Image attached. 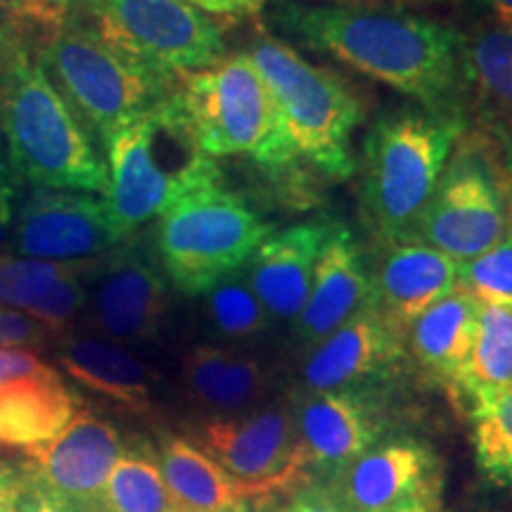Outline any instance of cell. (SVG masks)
<instances>
[{
    "label": "cell",
    "mask_w": 512,
    "mask_h": 512,
    "mask_svg": "<svg viewBox=\"0 0 512 512\" xmlns=\"http://www.w3.org/2000/svg\"><path fill=\"white\" fill-rule=\"evenodd\" d=\"M271 24L427 110L460 107V31L444 22L377 5L275 3Z\"/></svg>",
    "instance_id": "1"
},
{
    "label": "cell",
    "mask_w": 512,
    "mask_h": 512,
    "mask_svg": "<svg viewBox=\"0 0 512 512\" xmlns=\"http://www.w3.org/2000/svg\"><path fill=\"white\" fill-rule=\"evenodd\" d=\"M465 133L458 110H396L370 126L363 145L361 207L380 240H411L448 159Z\"/></svg>",
    "instance_id": "2"
},
{
    "label": "cell",
    "mask_w": 512,
    "mask_h": 512,
    "mask_svg": "<svg viewBox=\"0 0 512 512\" xmlns=\"http://www.w3.org/2000/svg\"><path fill=\"white\" fill-rule=\"evenodd\" d=\"M0 140L17 178L34 188L105 197V159L34 53L17 55L0 72Z\"/></svg>",
    "instance_id": "3"
},
{
    "label": "cell",
    "mask_w": 512,
    "mask_h": 512,
    "mask_svg": "<svg viewBox=\"0 0 512 512\" xmlns=\"http://www.w3.org/2000/svg\"><path fill=\"white\" fill-rule=\"evenodd\" d=\"M105 152V202L126 235L159 219L188 190L221 176L216 159L197 145L178 88L114 133Z\"/></svg>",
    "instance_id": "4"
},
{
    "label": "cell",
    "mask_w": 512,
    "mask_h": 512,
    "mask_svg": "<svg viewBox=\"0 0 512 512\" xmlns=\"http://www.w3.org/2000/svg\"><path fill=\"white\" fill-rule=\"evenodd\" d=\"M34 57L88 136L102 147L178 88L174 76L128 60L107 46L91 24L69 15L46 41L38 43Z\"/></svg>",
    "instance_id": "5"
},
{
    "label": "cell",
    "mask_w": 512,
    "mask_h": 512,
    "mask_svg": "<svg viewBox=\"0 0 512 512\" xmlns=\"http://www.w3.org/2000/svg\"><path fill=\"white\" fill-rule=\"evenodd\" d=\"M178 98L209 157H249L268 169L297 164L278 102L247 53L178 76Z\"/></svg>",
    "instance_id": "6"
},
{
    "label": "cell",
    "mask_w": 512,
    "mask_h": 512,
    "mask_svg": "<svg viewBox=\"0 0 512 512\" xmlns=\"http://www.w3.org/2000/svg\"><path fill=\"white\" fill-rule=\"evenodd\" d=\"M273 223L261 219L223 176L197 185L157 219L159 266L171 285L197 297L252 259Z\"/></svg>",
    "instance_id": "7"
},
{
    "label": "cell",
    "mask_w": 512,
    "mask_h": 512,
    "mask_svg": "<svg viewBox=\"0 0 512 512\" xmlns=\"http://www.w3.org/2000/svg\"><path fill=\"white\" fill-rule=\"evenodd\" d=\"M247 55L271 88L297 155L330 178L354 176L351 140L363 119V102L349 83L275 36L256 38Z\"/></svg>",
    "instance_id": "8"
},
{
    "label": "cell",
    "mask_w": 512,
    "mask_h": 512,
    "mask_svg": "<svg viewBox=\"0 0 512 512\" xmlns=\"http://www.w3.org/2000/svg\"><path fill=\"white\" fill-rule=\"evenodd\" d=\"M460 145L413 238L463 264L489 252L512 230V159L486 133L460 138Z\"/></svg>",
    "instance_id": "9"
},
{
    "label": "cell",
    "mask_w": 512,
    "mask_h": 512,
    "mask_svg": "<svg viewBox=\"0 0 512 512\" xmlns=\"http://www.w3.org/2000/svg\"><path fill=\"white\" fill-rule=\"evenodd\" d=\"M107 46L152 72H200L226 57L221 24L185 0H83Z\"/></svg>",
    "instance_id": "10"
},
{
    "label": "cell",
    "mask_w": 512,
    "mask_h": 512,
    "mask_svg": "<svg viewBox=\"0 0 512 512\" xmlns=\"http://www.w3.org/2000/svg\"><path fill=\"white\" fill-rule=\"evenodd\" d=\"M192 437L242 486L252 505L292 496L311 482V456L294 420L292 401L268 403L230 418H207Z\"/></svg>",
    "instance_id": "11"
},
{
    "label": "cell",
    "mask_w": 512,
    "mask_h": 512,
    "mask_svg": "<svg viewBox=\"0 0 512 512\" xmlns=\"http://www.w3.org/2000/svg\"><path fill=\"white\" fill-rule=\"evenodd\" d=\"M126 238L105 197L34 188L17 211L8 245L24 259L74 264L112 254Z\"/></svg>",
    "instance_id": "12"
},
{
    "label": "cell",
    "mask_w": 512,
    "mask_h": 512,
    "mask_svg": "<svg viewBox=\"0 0 512 512\" xmlns=\"http://www.w3.org/2000/svg\"><path fill=\"white\" fill-rule=\"evenodd\" d=\"M81 316L110 342H152L169 316L164 273L138 249H114L88 273Z\"/></svg>",
    "instance_id": "13"
},
{
    "label": "cell",
    "mask_w": 512,
    "mask_h": 512,
    "mask_svg": "<svg viewBox=\"0 0 512 512\" xmlns=\"http://www.w3.org/2000/svg\"><path fill=\"white\" fill-rule=\"evenodd\" d=\"M76 411L79 399L34 349H0V446L27 453L60 434Z\"/></svg>",
    "instance_id": "14"
},
{
    "label": "cell",
    "mask_w": 512,
    "mask_h": 512,
    "mask_svg": "<svg viewBox=\"0 0 512 512\" xmlns=\"http://www.w3.org/2000/svg\"><path fill=\"white\" fill-rule=\"evenodd\" d=\"M121 453L124 439L117 427L79 408L60 434L27 451V467L81 510L100 512L102 491Z\"/></svg>",
    "instance_id": "15"
},
{
    "label": "cell",
    "mask_w": 512,
    "mask_h": 512,
    "mask_svg": "<svg viewBox=\"0 0 512 512\" xmlns=\"http://www.w3.org/2000/svg\"><path fill=\"white\" fill-rule=\"evenodd\" d=\"M403 358V337L368 306L311 349L304 361L306 392H361Z\"/></svg>",
    "instance_id": "16"
},
{
    "label": "cell",
    "mask_w": 512,
    "mask_h": 512,
    "mask_svg": "<svg viewBox=\"0 0 512 512\" xmlns=\"http://www.w3.org/2000/svg\"><path fill=\"white\" fill-rule=\"evenodd\" d=\"M368 306H373V280L361 247L347 226H330L313 271L309 299L292 323L294 337L306 349L318 347Z\"/></svg>",
    "instance_id": "17"
},
{
    "label": "cell",
    "mask_w": 512,
    "mask_h": 512,
    "mask_svg": "<svg viewBox=\"0 0 512 512\" xmlns=\"http://www.w3.org/2000/svg\"><path fill=\"white\" fill-rule=\"evenodd\" d=\"M434 470L437 458L430 446L392 439L370 446L330 484L347 512H382L437 489Z\"/></svg>",
    "instance_id": "18"
},
{
    "label": "cell",
    "mask_w": 512,
    "mask_h": 512,
    "mask_svg": "<svg viewBox=\"0 0 512 512\" xmlns=\"http://www.w3.org/2000/svg\"><path fill=\"white\" fill-rule=\"evenodd\" d=\"M330 223H299L261 242L245 275L271 323H294L309 299L313 271Z\"/></svg>",
    "instance_id": "19"
},
{
    "label": "cell",
    "mask_w": 512,
    "mask_h": 512,
    "mask_svg": "<svg viewBox=\"0 0 512 512\" xmlns=\"http://www.w3.org/2000/svg\"><path fill=\"white\" fill-rule=\"evenodd\" d=\"M313 470L337 477L377 444L380 422L361 392H306L292 401Z\"/></svg>",
    "instance_id": "20"
},
{
    "label": "cell",
    "mask_w": 512,
    "mask_h": 512,
    "mask_svg": "<svg viewBox=\"0 0 512 512\" xmlns=\"http://www.w3.org/2000/svg\"><path fill=\"white\" fill-rule=\"evenodd\" d=\"M370 280L375 311L406 339L422 313L456 290L458 261L422 242H396Z\"/></svg>",
    "instance_id": "21"
},
{
    "label": "cell",
    "mask_w": 512,
    "mask_h": 512,
    "mask_svg": "<svg viewBox=\"0 0 512 512\" xmlns=\"http://www.w3.org/2000/svg\"><path fill=\"white\" fill-rule=\"evenodd\" d=\"M460 95L512 159V27L486 22L460 34Z\"/></svg>",
    "instance_id": "22"
},
{
    "label": "cell",
    "mask_w": 512,
    "mask_h": 512,
    "mask_svg": "<svg viewBox=\"0 0 512 512\" xmlns=\"http://www.w3.org/2000/svg\"><path fill=\"white\" fill-rule=\"evenodd\" d=\"M57 363L76 384L121 411L150 418L155 413L157 373L124 344L100 337L57 339Z\"/></svg>",
    "instance_id": "23"
},
{
    "label": "cell",
    "mask_w": 512,
    "mask_h": 512,
    "mask_svg": "<svg viewBox=\"0 0 512 512\" xmlns=\"http://www.w3.org/2000/svg\"><path fill=\"white\" fill-rule=\"evenodd\" d=\"M183 387L195 406L211 418L254 411L268 396V373L242 351L197 344L183 358Z\"/></svg>",
    "instance_id": "24"
},
{
    "label": "cell",
    "mask_w": 512,
    "mask_h": 512,
    "mask_svg": "<svg viewBox=\"0 0 512 512\" xmlns=\"http://www.w3.org/2000/svg\"><path fill=\"white\" fill-rule=\"evenodd\" d=\"M479 309L482 304L472 294L456 287L432 304L406 332L418 366L434 380L448 384L451 392L470 358Z\"/></svg>",
    "instance_id": "25"
},
{
    "label": "cell",
    "mask_w": 512,
    "mask_h": 512,
    "mask_svg": "<svg viewBox=\"0 0 512 512\" xmlns=\"http://www.w3.org/2000/svg\"><path fill=\"white\" fill-rule=\"evenodd\" d=\"M157 458L166 489L181 512H235L249 505L242 486L195 441L164 434Z\"/></svg>",
    "instance_id": "26"
},
{
    "label": "cell",
    "mask_w": 512,
    "mask_h": 512,
    "mask_svg": "<svg viewBox=\"0 0 512 512\" xmlns=\"http://www.w3.org/2000/svg\"><path fill=\"white\" fill-rule=\"evenodd\" d=\"M512 384V306L482 304L475 342L453 394L470 406Z\"/></svg>",
    "instance_id": "27"
},
{
    "label": "cell",
    "mask_w": 512,
    "mask_h": 512,
    "mask_svg": "<svg viewBox=\"0 0 512 512\" xmlns=\"http://www.w3.org/2000/svg\"><path fill=\"white\" fill-rule=\"evenodd\" d=\"M100 512H181L166 489L152 446L143 441L124 446L102 491Z\"/></svg>",
    "instance_id": "28"
},
{
    "label": "cell",
    "mask_w": 512,
    "mask_h": 512,
    "mask_svg": "<svg viewBox=\"0 0 512 512\" xmlns=\"http://www.w3.org/2000/svg\"><path fill=\"white\" fill-rule=\"evenodd\" d=\"M204 311L216 335L235 344L254 342L271 325V318L249 285L245 268L226 275L204 292Z\"/></svg>",
    "instance_id": "29"
},
{
    "label": "cell",
    "mask_w": 512,
    "mask_h": 512,
    "mask_svg": "<svg viewBox=\"0 0 512 512\" xmlns=\"http://www.w3.org/2000/svg\"><path fill=\"white\" fill-rule=\"evenodd\" d=\"M472 444L479 470L512 486V384L472 403Z\"/></svg>",
    "instance_id": "30"
},
{
    "label": "cell",
    "mask_w": 512,
    "mask_h": 512,
    "mask_svg": "<svg viewBox=\"0 0 512 512\" xmlns=\"http://www.w3.org/2000/svg\"><path fill=\"white\" fill-rule=\"evenodd\" d=\"M100 259L57 264V261L0 254V309L27 311L38 299L46 297L57 283L67 280L69 275L91 271Z\"/></svg>",
    "instance_id": "31"
},
{
    "label": "cell",
    "mask_w": 512,
    "mask_h": 512,
    "mask_svg": "<svg viewBox=\"0 0 512 512\" xmlns=\"http://www.w3.org/2000/svg\"><path fill=\"white\" fill-rule=\"evenodd\" d=\"M67 10L57 0H0V72L46 41L67 19Z\"/></svg>",
    "instance_id": "32"
},
{
    "label": "cell",
    "mask_w": 512,
    "mask_h": 512,
    "mask_svg": "<svg viewBox=\"0 0 512 512\" xmlns=\"http://www.w3.org/2000/svg\"><path fill=\"white\" fill-rule=\"evenodd\" d=\"M458 287L479 304L512 306V230L489 252L458 264Z\"/></svg>",
    "instance_id": "33"
},
{
    "label": "cell",
    "mask_w": 512,
    "mask_h": 512,
    "mask_svg": "<svg viewBox=\"0 0 512 512\" xmlns=\"http://www.w3.org/2000/svg\"><path fill=\"white\" fill-rule=\"evenodd\" d=\"M91 271L69 275L67 280L57 283L46 297L38 299V302L34 306H29L24 313H29L31 318L38 320V323H41L55 339L72 335L76 318H79L83 309H86V278Z\"/></svg>",
    "instance_id": "34"
},
{
    "label": "cell",
    "mask_w": 512,
    "mask_h": 512,
    "mask_svg": "<svg viewBox=\"0 0 512 512\" xmlns=\"http://www.w3.org/2000/svg\"><path fill=\"white\" fill-rule=\"evenodd\" d=\"M12 512H86L79 505L57 494L50 486L38 479L27 465L19 470L15 508Z\"/></svg>",
    "instance_id": "35"
},
{
    "label": "cell",
    "mask_w": 512,
    "mask_h": 512,
    "mask_svg": "<svg viewBox=\"0 0 512 512\" xmlns=\"http://www.w3.org/2000/svg\"><path fill=\"white\" fill-rule=\"evenodd\" d=\"M19 197V178L12 169L5 145L0 140V249L8 245L12 226H15V207Z\"/></svg>",
    "instance_id": "36"
},
{
    "label": "cell",
    "mask_w": 512,
    "mask_h": 512,
    "mask_svg": "<svg viewBox=\"0 0 512 512\" xmlns=\"http://www.w3.org/2000/svg\"><path fill=\"white\" fill-rule=\"evenodd\" d=\"M283 512H347L332 489V484L309 482L299 491H294L290 503Z\"/></svg>",
    "instance_id": "37"
},
{
    "label": "cell",
    "mask_w": 512,
    "mask_h": 512,
    "mask_svg": "<svg viewBox=\"0 0 512 512\" xmlns=\"http://www.w3.org/2000/svg\"><path fill=\"white\" fill-rule=\"evenodd\" d=\"M185 3L195 5L197 10L207 12L209 17H245L256 15L264 0H185Z\"/></svg>",
    "instance_id": "38"
},
{
    "label": "cell",
    "mask_w": 512,
    "mask_h": 512,
    "mask_svg": "<svg viewBox=\"0 0 512 512\" xmlns=\"http://www.w3.org/2000/svg\"><path fill=\"white\" fill-rule=\"evenodd\" d=\"M19 470L0 458V512H12L15 508Z\"/></svg>",
    "instance_id": "39"
},
{
    "label": "cell",
    "mask_w": 512,
    "mask_h": 512,
    "mask_svg": "<svg viewBox=\"0 0 512 512\" xmlns=\"http://www.w3.org/2000/svg\"><path fill=\"white\" fill-rule=\"evenodd\" d=\"M382 512H437V491H427V494L413 496L394 508H387Z\"/></svg>",
    "instance_id": "40"
},
{
    "label": "cell",
    "mask_w": 512,
    "mask_h": 512,
    "mask_svg": "<svg viewBox=\"0 0 512 512\" xmlns=\"http://www.w3.org/2000/svg\"><path fill=\"white\" fill-rule=\"evenodd\" d=\"M477 3L489 10L494 22L503 24V27H512V0H477Z\"/></svg>",
    "instance_id": "41"
},
{
    "label": "cell",
    "mask_w": 512,
    "mask_h": 512,
    "mask_svg": "<svg viewBox=\"0 0 512 512\" xmlns=\"http://www.w3.org/2000/svg\"><path fill=\"white\" fill-rule=\"evenodd\" d=\"M323 3H332V5H363L366 3L368 5V3H382V0H323ZM415 3H427V0H415Z\"/></svg>",
    "instance_id": "42"
},
{
    "label": "cell",
    "mask_w": 512,
    "mask_h": 512,
    "mask_svg": "<svg viewBox=\"0 0 512 512\" xmlns=\"http://www.w3.org/2000/svg\"><path fill=\"white\" fill-rule=\"evenodd\" d=\"M57 3H62V5H69V3H72V0H57Z\"/></svg>",
    "instance_id": "43"
},
{
    "label": "cell",
    "mask_w": 512,
    "mask_h": 512,
    "mask_svg": "<svg viewBox=\"0 0 512 512\" xmlns=\"http://www.w3.org/2000/svg\"><path fill=\"white\" fill-rule=\"evenodd\" d=\"M235 512H249V510H247V508H242V510H235Z\"/></svg>",
    "instance_id": "44"
}]
</instances>
